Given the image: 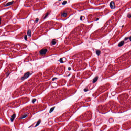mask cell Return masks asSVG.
<instances>
[{
  "label": "cell",
  "instance_id": "obj_1",
  "mask_svg": "<svg viewBox=\"0 0 131 131\" xmlns=\"http://www.w3.org/2000/svg\"><path fill=\"white\" fill-rule=\"evenodd\" d=\"M10 12L7 13L6 14L0 16V26H2L8 21L11 17Z\"/></svg>",
  "mask_w": 131,
  "mask_h": 131
},
{
  "label": "cell",
  "instance_id": "obj_2",
  "mask_svg": "<svg viewBox=\"0 0 131 131\" xmlns=\"http://www.w3.org/2000/svg\"><path fill=\"white\" fill-rule=\"evenodd\" d=\"M68 12L67 11V10L63 11L61 13V18H65L67 17L68 15Z\"/></svg>",
  "mask_w": 131,
  "mask_h": 131
},
{
  "label": "cell",
  "instance_id": "obj_3",
  "mask_svg": "<svg viewBox=\"0 0 131 131\" xmlns=\"http://www.w3.org/2000/svg\"><path fill=\"white\" fill-rule=\"evenodd\" d=\"M0 128V131H11L10 129L6 126H3Z\"/></svg>",
  "mask_w": 131,
  "mask_h": 131
},
{
  "label": "cell",
  "instance_id": "obj_4",
  "mask_svg": "<svg viewBox=\"0 0 131 131\" xmlns=\"http://www.w3.org/2000/svg\"><path fill=\"white\" fill-rule=\"evenodd\" d=\"M47 50L46 49H42L40 51V54L41 55H43L45 54Z\"/></svg>",
  "mask_w": 131,
  "mask_h": 131
},
{
  "label": "cell",
  "instance_id": "obj_5",
  "mask_svg": "<svg viewBox=\"0 0 131 131\" xmlns=\"http://www.w3.org/2000/svg\"><path fill=\"white\" fill-rule=\"evenodd\" d=\"M110 6L111 9H114L115 7V5L113 1H112L110 3Z\"/></svg>",
  "mask_w": 131,
  "mask_h": 131
},
{
  "label": "cell",
  "instance_id": "obj_6",
  "mask_svg": "<svg viewBox=\"0 0 131 131\" xmlns=\"http://www.w3.org/2000/svg\"><path fill=\"white\" fill-rule=\"evenodd\" d=\"M29 72H27L24 75V76L22 78V79H24L25 78H27L29 75Z\"/></svg>",
  "mask_w": 131,
  "mask_h": 131
},
{
  "label": "cell",
  "instance_id": "obj_7",
  "mask_svg": "<svg viewBox=\"0 0 131 131\" xmlns=\"http://www.w3.org/2000/svg\"><path fill=\"white\" fill-rule=\"evenodd\" d=\"M124 41H122L118 44V46L119 47H121L124 44Z\"/></svg>",
  "mask_w": 131,
  "mask_h": 131
},
{
  "label": "cell",
  "instance_id": "obj_8",
  "mask_svg": "<svg viewBox=\"0 0 131 131\" xmlns=\"http://www.w3.org/2000/svg\"><path fill=\"white\" fill-rule=\"evenodd\" d=\"M98 79V77L97 76L95 77L93 80V82L94 83L96 82L97 80Z\"/></svg>",
  "mask_w": 131,
  "mask_h": 131
},
{
  "label": "cell",
  "instance_id": "obj_9",
  "mask_svg": "<svg viewBox=\"0 0 131 131\" xmlns=\"http://www.w3.org/2000/svg\"><path fill=\"white\" fill-rule=\"evenodd\" d=\"M96 54L98 55H99L101 53V51L99 50H97L96 51Z\"/></svg>",
  "mask_w": 131,
  "mask_h": 131
},
{
  "label": "cell",
  "instance_id": "obj_10",
  "mask_svg": "<svg viewBox=\"0 0 131 131\" xmlns=\"http://www.w3.org/2000/svg\"><path fill=\"white\" fill-rule=\"evenodd\" d=\"M51 43L52 45H55V44H56V41H55L53 40V41H52Z\"/></svg>",
  "mask_w": 131,
  "mask_h": 131
},
{
  "label": "cell",
  "instance_id": "obj_11",
  "mask_svg": "<svg viewBox=\"0 0 131 131\" xmlns=\"http://www.w3.org/2000/svg\"><path fill=\"white\" fill-rule=\"evenodd\" d=\"M127 16L128 17L130 18L131 17V15L130 14H128Z\"/></svg>",
  "mask_w": 131,
  "mask_h": 131
},
{
  "label": "cell",
  "instance_id": "obj_12",
  "mask_svg": "<svg viewBox=\"0 0 131 131\" xmlns=\"http://www.w3.org/2000/svg\"><path fill=\"white\" fill-rule=\"evenodd\" d=\"M128 38H129L128 37H126L125 38V40H127V39H128Z\"/></svg>",
  "mask_w": 131,
  "mask_h": 131
},
{
  "label": "cell",
  "instance_id": "obj_13",
  "mask_svg": "<svg viewBox=\"0 0 131 131\" xmlns=\"http://www.w3.org/2000/svg\"><path fill=\"white\" fill-rule=\"evenodd\" d=\"M88 90L87 89H84V91L85 92H86V91H87Z\"/></svg>",
  "mask_w": 131,
  "mask_h": 131
},
{
  "label": "cell",
  "instance_id": "obj_14",
  "mask_svg": "<svg viewBox=\"0 0 131 131\" xmlns=\"http://www.w3.org/2000/svg\"><path fill=\"white\" fill-rule=\"evenodd\" d=\"M66 3V1H65L63 2V4H65Z\"/></svg>",
  "mask_w": 131,
  "mask_h": 131
},
{
  "label": "cell",
  "instance_id": "obj_15",
  "mask_svg": "<svg viewBox=\"0 0 131 131\" xmlns=\"http://www.w3.org/2000/svg\"><path fill=\"white\" fill-rule=\"evenodd\" d=\"M99 19V18L98 19V18H97V19L96 20H96H98Z\"/></svg>",
  "mask_w": 131,
  "mask_h": 131
}]
</instances>
